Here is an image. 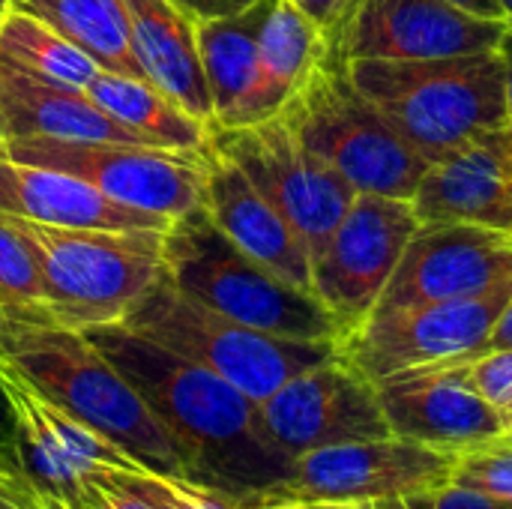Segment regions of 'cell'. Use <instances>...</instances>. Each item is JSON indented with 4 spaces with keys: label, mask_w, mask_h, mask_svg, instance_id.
<instances>
[{
    "label": "cell",
    "mask_w": 512,
    "mask_h": 509,
    "mask_svg": "<svg viewBox=\"0 0 512 509\" xmlns=\"http://www.w3.org/2000/svg\"><path fill=\"white\" fill-rule=\"evenodd\" d=\"M279 114L354 192L411 201L429 168L330 51Z\"/></svg>",
    "instance_id": "cell-7"
},
{
    "label": "cell",
    "mask_w": 512,
    "mask_h": 509,
    "mask_svg": "<svg viewBox=\"0 0 512 509\" xmlns=\"http://www.w3.org/2000/svg\"><path fill=\"white\" fill-rule=\"evenodd\" d=\"M165 279L195 303L285 339H339L336 318L315 294L285 282L210 219L204 204L165 228Z\"/></svg>",
    "instance_id": "cell-4"
},
{
    "label": "cell",
    "mask_w": 512,
    "mask_h": 509,
    "mask_svg": "<svg viewBox=\"0 0 512 509\" xmlns=\"http://www.w3.org/2000/svg\"><path fill=\"white\" fill-rule=\"evenodd\" d=\"M498 3H501V9L507 15V24H512V0H498Z\"/></svg>",
    "instance_id": "cell-43"
},
{
    "label": "cell",
    "mask_w": 512,
    "mask_h": 509,
    "mask_svg": "<svg viewBox=\"0 0 512 509\" xmlns=\"http://www.w3.org/2000/svg\"><path fill=\"white\" fill-rule=\"evenodd\" d=\"M0 120L6 138L108 141V144L153 147L138 132L108 117L84 90L39 78L9 63L3 54H0Z\"/></svg>",
    "instance_id": "cell-20"
},
{
    "label": "cell",
    "mask_w": 512,
    "mask_h": 509,
    "mask_svg": "<svg viewBox=\"0 0 512 509\" xmlns=\"http://www.w3.org/2000/svg\"><path fill=\"white\" fill-rule=\"evenodd\" d=\"M171 3L177 9H183L192 21H207V18H222V15L243 12L255 0H171Z\"/></svg>",
    "instance_id": "cell-34"
},
{
    "label": "cell",
    "mask_w": 512,
    "mask_h": 509,
    "mask_svg": "<svg viewBox=\"0 0 512 509\" xmlns=\"http://www.w3.org/2000/svg\"><path fill=\"white\" fill-rule=\"evenodd\" d=\"M450 486L512 501V432L459 456Z\"/></svg>",
    "instance_id": "cell-30"
},
{
    "label": "cell",
    "mask_w": 512,
    "mask_h": 509,
    "mask_svg": "<svg viewBox=\"0 0 512 509\" xmlns=\"http://www.w3.org/2000/svg\"><path fill=\"white\" fill-rule=\"evenodd\" d=\"M42 276L36 249L18 216L0 213V303L39 306Z\"/></svg>",
    "instance_id": "cell-29"
},
{
    "label": "cell",
    "mask_w": 512,
    "mask_h": 509,
    "mask_svg": "<svg viewBox=\"0 0 512 509\" xmlns=\"http://www.w3.org/2000/svg\"><path fill=\"white\" fill-rule=\"evenodd\" d=\"M129 48L147 84L213 126V99L201 69L195 21L171 0H123Z\"/></svg>",
    "instance_id": "cell-22"
},
{
    "label": "cell",
    "mask_w": 512,
    "mask_h": 509,
    "mask_svg": "<svg viewBox=\"0 0 512 509\" xmlns=\"http://www.w3.org/2000/svg\"><path fill=\"white\" fill-rule=\"evenodd\" d=\"M81 509H240L231 498L186 477L159 474L144 465L114 468L93 477Z\"/></svg>",
    "instance_id": "cell-27"
},
{
    "label": "cell",
    "mask_w": 512,
    "mask_h": 509,
    "mask_svg": "<svg viewBox=\"0 0 512 509\" xmlns=\"http://www.w3.org/2000/svg\"><path fill=\"white\" fill-rule=\"evenodd\" d=\"M258 423L291 459L321 447L393 435L375 384L354 372L339 354L258 402Z\"/></svg>",
    "instance_id": "cell-15"
},
{
    "label": "cell",
    "mask_w": 512,
    "mask_h": 509,
    "mask_svg": "<svg viewBox=\"0 0 512 509\" xmlns=\"http://www.w3.org/2000/svg\"><path fill=\"white\" fill-rule=\"evenodd\" d=\"M0 363L144 468L189 480L171 435L81 330L60 327L39 306L0 303Z\"/></svg>",
    "instance_id": "cell-2"
},
{
    "label": "cell",
    "mask_w": 512,
    "mask_h": 509,
    "mask_svg": "<svg viewBox=\"0 0 512 509\" xmlns=\"http://www.w3.org/2000/svg\"><path fill=\"white\" fill-rule=\"evenodd\" d=\"M84 93L117 123L138 132L153 147L168 150H204L210 144V129L204 120L183 111L165 93H159L144 78L99 72Z\"/></svg>",
    "instance_id": "cell-25"
},
{
    "label": "cell",
    "mask_w": 512,
    "mask_h": 509,
    "mask_svg": "<svg viewBox=\"0 0 512 509\" xmlns=\"http://www.w3.org/2000/svg\"><path fill=\"white\" fill-rule=\"evenodd\" d=\"M3 138H6V132H3V120H0V144H3Z\"/></svg>",
    "instance_id": "cell-45"
},
{
    "label": "cell",
    "mask_w": 512,
    "mask_h": 509,
    "mask_svg": "<svg viewBox=\"0 0 512 509\" xmlns=\"http://www.w3.org/2000/svg\"><path fill=\"white\" fill-rule=\"evenodd\" d=\"M327 51L324 30L291 0H273L258 33V90L249 108V126L276 117L294 90L309 78Z\"/></svg>",
    "instance_id": "cell-24"
},
{
    "label": "cell",
    "mask_w": 512,
    "mask_h": 509,
    "mask_svg": "<svg viewBox=\"0 0 512 509\" xmlns=\"http://www.w3.org/2000/svg\"><path fill=\"white\" fill-rule=\"evenodd\" d=\"M81 333L117 366L171 435L192 483L216 489L240 509L270 507L273 495L288 483L294 459L264 435L258 402L216 372L123 324Z\"/></svg>",
    "instance_id": "cell-1"
},
{
    "label": "cell",
    "mask_w": 512,
    "mask_h": 509,
    "mask_svg": "<svg viewBox=\"0 0 512 509\" xmlns=\"http://www.w3.org/2000/svg\"><path fill=\"white\" fill-rule=\"evenodd\" d=\"M411 204L420 222H459L512 234V162L501 129L429 162Z\"/></svg>",
    "instance_id": "cell-19"
},
{
    "label": "cell",
    "mask_w": 512,
    "mask_h": 509,
    "mask_svg": "<svg viewBox=\"0 0 512 509\" xmlns=\"http://www.w3.org/2000/svg\"><path fill=\"white\" fill-rule=\"evenodd\" d=\"M330 509H372L369 504H330Z\"/></svg>",
    "instance_id": "cell-42"
},
{
    "label": "cell",
    "mask_w": 512,
    "mask_h": 509,
    "mask_svg": "<svg viewBox=\"0 0 512 509\" xmlns=\"http://www.w3.org/2000/svg\"><path fill=\"white\" fill-rule=\"evenodd\" d=\"M450 3H456L459 9H465V12H471V15H480V18L507 21V15H504V9H501L498 0H450Z\"/></svg>",
    "instance_id": "cell-39"
},
{
    "label": "cell",
    "mask_w": 512,
    "mask_h": 509,
    "mask_svg": "<svg viewBox=\"0 0 512 509\" xmlns=\"http://www.w3.org/2000/svg\"><path fill=\"white\" fill-rule=\"evenodd\" d=\"M0 507L12 509H42L39 498L33 495L30 483L24 480V474L0 465Z\"/></svg>",
    "instance_id": "cell-33"
},
{
    "label": "cell",
    "mask_w": 512,
    "mask_h": 509,
    "mask_svg": "<svg viewBox=\"0 0 512 509\" xmlns=\"http://www.w3.org/2000/svg\"><path fill=\"white\" fill-rule=\"evenodd\" d=\"M510 282L512 234L459 222H420L372 312L483 297Z\"/></svg>",
    "instance_id": "cell-16"
},
{
    "label": "cell",
    "mask_w": 512,
    "mask_h": 509,
    "mask_svg": "<svg viewBox=\"0 0 512 509\" xmlns=\"http://www.w3.org/2000/svg\"><path fill=\"white\" fill-rule=\"evenodd\" d=\"M501 135H504V147H507V156H510L512 162V120H507V126L501 129Z\"/></svg>",
    "instance_id": "cell-41"
},
{
    "label": "cell",
    "mask_w": 512,
    "mask_h": 509,
    "mask_svg": "<svg viewBox=\"0 0 512 509\" xmlns=\"http://www.w3.org/2000/svg\"><path fill=\"white\" fill-rule=\"evenodd\" d=\"M306 18H312L324 33L336 24V18H339V12H342V6H345V0H291Z\"/></svg>",
    "instance_id": "cell-36"
},
{
    "label": "cell",
    "mask_w": 512,
    "mask_h": 509,
    "mask_svg": "<svg viewBox=\"0 0 512 509\" xmlns=\"http://www.w3.org/2000/svg\"><path fill=\"white\" fill-rule=\"evenodd\" d=\"M120 324L216 372L252 402H264L291 378L339 354L336 339H285L231 321L177 291L165 270Z\"/></svg>",
    "instance_id": "cell-5"
},
{
    "label": "cell",
    "mask_w": 512,
    "mask_h": 509,
    "mask_svg": "<svg viewBox=\"0 0 512 509\" xmlns=\"http://www.w3.org/2000/svg\"><path fill=\"white\" fill-rule=\"evenodd\" d=\"M210 144L279 207L312 258L357 198L354 186L315 156L282 114L243 129H210Z\"/></svg>",
    "instance_id": "cell-10"
},
{
    "label": "cell",
    "mask_w": 512,
    "mask_h": 509,
    "mask_svg": "<svg viewBox=\"0 0 512 509\" xmlns=\"http://www.w3.org/2000/svg\"><path fill=\"white\" fill-rule=\"evenodd\" d=\"M417 228L420 219L411 201L357 192L324 249L312 258V294L342 333L375 309Z\"/></svg>",
    "instance_id": "cell-12"
},
{
    "label": "cell",
    "mask_w": 512,
    "mask_h": 509,
    "mask_svg": "<svg viewBox=\"0 0 512 509\" xmlns=\"http://www.w3.org/2000/svg\"><path fill=\"white\" fill-rule=\"evenodd\" d=\"M345 66L426 162H438L510 120L498 48L426 60H348Z\"/></svg>",
    "instance_id": "cell-3"
},
{
    "label": "cell",
    "mask_w": 512,
    "mask_h": 509,
    "mask_svg": "<svg viewBox=\"0 0 512 509\" xmlns=\"http://www.w3.org/2000/svg\"><path fill=\"white\" fill-rule=\"evenodd\" d=\"M381 411L396 438L447 453H468L510 435L512 426L474 390L465 363L426 366L375 384Z\"/></svg>",
    "instance_id": "cell-17"
},
{
    "label": "cell",
    "mask_w": 512,
    "mask_h": 509,
    "mask_svg": "<svg viewBox=\"0 0 512 509\" xmlns=\"http://www.w3.org/2000/svg\"><path fill=\"white\" fill-rule=\"evenodd\" d=\"M432 509H512V501L480 495L459 486H444L441 492L432 495Z\"/></svg>",
    "instance_id": "cell-32"
},
{
    "label": "cell",
    "mask_w": 512,
    "mask_h": 509,
    "mask_svg": "<svg viewBox=\"0 0 512 509\" xmlns=\"http://www.w3.org/2000/svg\"><path fill=\"white\" fill-rule=\"evenodd\" d=\"M12 12V0H0V21Z\"/></svg>",
    "instance_id": "cell-44"
},
{
    "label": "cell",
    "mask_w": 512,
    "mask_h": 509,
    "mask_svg": "<svg viewBox=\"0 0 512 509\" xmlns=\"http://www.w3.org/2000/svg\"><path fill=\"white\" fill-rule=\"evenodd\" d=\"M0 213L54 225V228H99V231H132L159 228L165 231L171 219L117 204L105 198L90 183L69 177L63 171L12 162L0 156Z\"/></svg>",
    "instance_id": "cell-21"
},
{
    "label": "cell",
    "mask_w": 512,
    "mask_h": 509,
    "mask_svg": "<svg viewBox=\"0 0 512 509\" xmlns=\"http://www.w3.org/2000/svg\"><path fill=\"white\" fill-rule=\"evenodd\" d=\"M39 261V309L69 330L120 324L165 270V231L54 228L21 219Z\"/></svg>",
    "instance_id": "cell-6"
},
{
    "label": "cell",
    "mask_w": 512,
    "mask_h": 509,
    "mask_svg": "<svg viewBox=\"0 0 512 509\" xmlns=\"http://www.w3.org/2000/svg\"><path fill=\"white\" fill-rule=\"evenodd\" d=\"M0 465L21 474L18 456H15V414H12V402H9L3 381H0Z\"/></svg>",
    "instance_id": "cell-35"
},
{
    "label": "cell",
    "mask_w": 512,
    "mask_h": 509,
    "mask_svg": "<svg viewBox=\"0 0 512 509\" xmlns=\"http://www.w3.org/2000/svg\"><path fill=\"white\" fill-rule=\"evenodd\" d=\"M264 509H330V504H279V507H264Z\"/></svg>",
    "instance_id": "cell-40"
},
{
    "label": "cell",
    "mask_w": 512,
    "mask_h": 509,
    "mask_svg": "<svg viewBox=\"0 0 512 509\" xmlns=\"http://www.w3.org/2000/svg\"><path fill=\"white\" fill-rule=\"evenodd\" d=\"M201 204L219 231L249 258L312 294V255L306 243L279 207L258 192L246 171L213 144H207V183Z\"/></svg>",
    "instance_id": "cell-18"
},
{
    "label": "cell",
    "mask_w": 512,
    "mask_h": 509,
    "mask_svg": "<svg viewBox=\"0 0 512 509\" xmlns=\"http://www.w3.org/2000/svg\"><path fill=\"white\" fill-rule=\"evenodd\" d=\"M24 12L90 54L105 72L141 78L129 48V18L123 0H12Z\"/></svg>",
    "instance_id": "cell-26"
},
{
    "label": "cell",
    "mask_w": 512,
    "mask_h": 509,
    "mask_svg": "<svg viewBox=\"0 0 512 509\" xmlns=\"http://www.w3.org/2000/svg\"><path fill=\"white\" fill-rule=\"evenodd\" d=\"M0 509H12V507H0Z\"/></svg>",
    "instance_id": "cell-46"
},
{
    "label": "cell",
    "mask_w": 512,
    "mask_h": 509,
    "mask_svg": "<svg viewBox=\"0 0 512 509\" xmlns=\"http://www.w3.org/2000/svg\"><path fill=\"white\" fill-rule=\"evenodd\" d=\"M510 297L512 282L483 297L369 312L336 339V348L339 357L372 384L408 369L468 363L486 354L489 333Z\"/></svg>",
    "instance_id": "cell-9"
},
{
    "label": "cell",
    "mask_w": 512,
    "mask_h": 509,
    "mask_svg": "<svg viewBox=\"0 0 512 509\" xmlns=\"http://www.w3.org/2000/svg\"><path fill=\"white\" fill-rule=\"evenodd\" d=\"M459 453L405 438L336 444L294 459L288 483L273 495L279 504H375L390 498L432 495L450 486Z\"/></svg>",
    "instance_id": "cell-11"
},
{
    "label": "cell",
    "mask_w": 512,
    "mask_h": 509,
    "mask_svg": "<svg viewBox=\"0 0 512 509\" xmlns=\"http://www.w3.org/2000/svg\"><path fill=\"white\" fill-rule=\"evenodd\" d=\"M474 390L512 426V351H486L465 363Z\"/></svg>",
    "instance_id": "cell-31"
},
{
    "label": "cell",
    "mask_w": 512,
    "mask_h": 509,
    "mask_svg": "<svg viewBox=\"0 0 512 509\" xmlns=\"http://www.w3.org/2000/svg\"><path fill=\"white\" fill-rule=\"evenodd\" d=\"M0 54L39 78L60 81L78 90H84L102 72V66L75 42L24 12H9L0 21Z\"/></svg>",
    "instance_id": "cell-28"
},
{
    "label": "cell",
    "mask_w": 512,
    "mask_h": 509,
    "mask_svg": "<svg viewBox=\"0 0 512 509\" xmlns=\"http://www.w3.org/2000/svg\"><path fill=\"white\" fill-rule=\"evenodd\" d=\"M273 0H255L243 12L195 21L201 69L213 99V129L249 126L258 90V33Z\"/></svg>",
    "instance_id": "cell-23"
},
{
    "label": "cell",
    "mask_w": 512,
    "mask_h": 509,
    "mask_svg": "<svg viewBox=\"0 0 512 509\" xmlns=\"http://www.w3.org/2000/svg\"><path fill=\"white\" fill-rule=\"evenodd\" d=\"M486 351H512V297L507 300L504 312L498 315V321L489 333Z\"/></svg>",
    "instance_id": "cell-37"
},
{
    "label": "cell",
    "mask_w": 512,
    "mask_h": 509,
    "mask_svg": "<svg viewBox=\"0 0 512 509\" xmlns=\"http://www.w3.org/2000/svg\"><path fill=\"white\" fill-rule=\"evenodd\" d=\"M0 381L15 414L18 468L42 509H81L84 489L93 477L141 465L111 438L48 402L3 363Z\"/></svg>",
    "instance_id": "cell-13"
},
{
    "label": "cell",
    "mask_w": 512,
    "mask_h": 509,
    "mask_svg": "<svg viewBox=\"0 0 512 509\" xmlns=\"http://www.w3.org/2000/svg\"><path fill=\"white\" fill-rule=\"evenodd\" d=\"M498 54H501V63H504V84H507V114H510V120H512V24H507V27H504V33H501Z\"/></svg>",
    "instance_id": "cell-38"
},
{
    "label": "cell",
    "mask_w": 512,
    "mask_h": 509,
    "mask_svg": "<svg viewBox=\"0 0 512 509\" xmlns=\"http://www.w3.org/2000/svg\"><path fill=\"white\" fill-rule=\"evenodd\" d=\"M507 21L459 9L450 0H345L324 33L327 51L348 60H426L498 48Z\"/></svg>",
    "instance_id": "cell-14"
},
{
    "label": "cell",
    "mask_w": 512,
    "mask_h": 509,
    "mask_svg": "<svg viewBox=\"0 0 512 509\" xmlns=\"http://www.w3.org/2000/svg\"><path fill=\"white\" fill-rule=\"evenodd\" d=\"M0 156L51 171H63L99 189L105 198L177 219L204 201L207 147L168 150L108 141H57V138H6Z\"/></svg>",
    "instance_id": "cell-8"
}]
</instances>
